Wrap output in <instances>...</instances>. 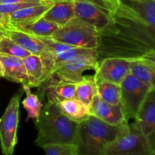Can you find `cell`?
<instances>
[{"label": "cell", "instance_id": "19", "mask_svg": "<svg viewBox=\"0 0 155 155\" xmlns=\"http://www.w3.org/2000/svg\"><path fill=\"white\" fill-rule=\"evenodd\" d=\"M53 2L54 1L49 0L43 4L24 8L14 12L8 16V26L10 24H24L37 21L39 18H42L44 14L50 9L52 5Z\"/></svg>", "mask_w": 155, "mask_h": 155}, {"label": "cell", "instance_id": "30", "mask_svg": "<svg viewBox=\"0 0 155 155\" xmlns=\"http://www.w3.org/2000/svg\"><path fill=\"white\" fill-rule=\"evenodd\" d=\"M3 36V32L2 30H0V40H1V38Z\"/></svg>", "mask_w": 155, "mask_h": 155}, {"label": "cell", "instance_id": "6", "mask_svg": "<svg viewBox=\"0 0 155 155\" xmlns=\"http://www.w3.org/2000/svg\"><path fill=\"white\" fill-rule=\"evenodd\" d=\"M22 91L15 94L0 118V145L3 155H12L18 143L20 101Z\"/></svg>", "mask_w": 155, "mask_h": 155}, {"label": "cell", "instance_id": "7", "mask_svg": "<svg viewBox=\"0 0 155 155\" xmlns=\"http://www.w3.org/2000/svg\"><path fill=\"white\" fill-rule=\"evenodd\" d=\"M120 105L126 119H135L139 108L150 91L153 90L136 77L129 74L120 84Z\"/></svg>", "mask_w": 155, "mask_h": 155}, {"label": "cell", "instance_id": "21", "mask_svg": "<svg viewBox=\"0 0 155 155\" xmlns=\"http://www.w3.org/2000/svg\"><path fill=\"white\" fill-rule=\"evenodd\" d=\"M27 76V85L29 88L39 87L42 83L43 67L39 56L29 55L23 59Z\"/></svg>", "mask_w": 155, "mask_h": 155}, {"label": "cell", "instance_id": "16", "mask_svg": "<svg viewBox=\"0 0 155 155\" xmlns=\"http://www.w3.org/2000/svg\"><path fill=\"white\" fill-rule=\"evenodd\" d=\"M2 32L4 36L10 38L31 55L41 56L49 51L47 46L36 36L13 30H2Z\"/></svg>", "mask_w": 155, "mask_h": 155}, {"label": "cell", "instance_id": "23", "mask_svg": "<svg viewBox=\"0 0 155 155\" xmlns=\"http://www.w3.org/2000/svg\"><path fill=\"white\" fill-rule=\"evenodd\" d=\"M97 94L104 101L112 105L120 104V86L112 82L101 81L96 83Z\"/></svg>", "mask_w": 155, "mask_h": 155}, {"label": "cell", "instance_id": "8", "mask_svg": "<svg viewBox=\"0 0 155 155\" xmlns=\"http://www.w3.org/2000/svg\"><path fill=\"white\" fill-rule=\"evenodd\" d=\"M98 65V58L97 56H80L58 67L48 80L53 79L68 83L77 84L84 78L83 73L85 71L96 70Z\"/></svg>", "mask_w": 155, "mask_h": 155}, {"label": "cell", "instance_id": "22", "mask_svg": "<svg viewBox=\"0 0 155 155\" xmlns=\"http://www.w3.org/2000/svg\"><path fill=\"white\" fill-rule=\"evenodd\" d=\"M96 94L97 88L94 76H85L83 81L76 84V99L88 108Z\"/></svg>", "mask_w": 155, "mask_h": 155}, {"label": "cell", "instance_id": "12", "mask_svg": "<svg viewBox=\"0 0 155 155\" xmlns=\"http://www.w3.org/2000/svg\"><path fill=\"white\" fill-rule=\"evenodd\" d=\"M89 115H94L109 125L120 126L128 123L121 105H112L101 100L98 94L92 99L89 106Z\"/></svg>", "mask_w": 155, "mask_h": 155}, {"label": "cell", "instance_id": "28", "mask_svg": "<svg viewBox=\"0 0 155 155\" xmlns=\"http://www.w3.org/2000/svg\"><path fill=\"white\" fill-rule=\"evenodd\" d=\"M32 1V0H0V5L13 4V3L24 2Z\"/></svg>", "mask_w": 155, "mask_h": 155}, {"label": "cell", "instance_id": "25", "mask_svg": "<svg viewBox=\"0 0 155 155\" xmlns=\"http://www.w3.org/2000/svg\"><path fill=\"white\" fill-rule=\"evenodd\" d=\"M0 55L24 59L30 55V53L12 40L10 38L3 35L0 40Z\"/></svg>", "mask_w": 155, "mask_h": 155}, {"label": "cell", "instance_id": "17", "mask_svg": "<svg viewBox=\"0 0 155 155\" xmlns=\"http://www.w3.org/2000/svg\"><path fill=\"white\" fill-rule=\"evenodd\" d=\"M58 26L42 18L36 21L24 24H10L8 30H17L36 37H50L54 31L58 28Z\"/></svg>", "mask_w": 155, "mask_h": 155}, {"label": "cell", "instance_id": "5", "mask_svg": "<svg viewBox=\"0 0 155 155\" xmlns=\"http://www.w3.org/2000/svg\"><path fill=\"white\" fill-rule=\"evenodd\" d=\"M104 155H155V147L134 123L128 122Z\"/></svg>", "mask_w": 155, "mask_h": 155}, {"label": "cell", "instance_id": "26", "mask_svg": "<svg viewBox=\"0 0 155 155\" xmlns=\"http://www.w3.org/2000/svg\"><path fill=\"white\" fill-rule=\"evenodd\" d=\"M45 155H79L74 144H46L42 147Z\"/></svg>", "mask_w": 155, "mask_h": 155}, {"label": "cell", "instance_id": "20", "mask_svg": "<svg viewBox=\"0 0 155 155\" xmlns=\"http://www.w3.org/2000/svg\"><path fill=\"white\" fill-rule=\"evenodd\" d=\"M55 103L61 112L71 121L80 124L89 117V108L76 98L62 100Z\"/></svg>", "mask_w": 155, "mask_h": 155}, {"label": "cell", "instance_id": "18", "mask_svg": "<svg viewBox=\"0 0 155 155\" xmlns=\"http://www.w3.org/2000/svg\"><path fill=\"white\" fill-rule=\"evenodd\" d=\"M0 62L4 69V77L12 81L27 84V76L23 59L0 55Z\"/></svg>", "mask_w": 155, "mask_h": 155}, {"label": "cell", "instance_id": "10", "mask_svg": "<svg viewBox=\"0 0 155 155\" xmlns=\"http://www.w3.org/2000/svg\"><path fill=\"white\" fill-rule=\"evenodd\" d=\"M130 59L120 57L105 58L98 61V65L94 75L95 83L101 81L120 84L130 74Z\"/></svg>", "mask_w": 155, "mask_h": 155}, {"label": "cell", "instance_id": "14", "mask_svg": "<svg viewBox=\"0 0 155 155\" xmlns=\"http://www.w3.org/2000/svg\"><path fill=\"white\" fill-rule=\"evenodd\" d=\"M75 17L74 1L58 0L53 2L52 5L44 14L42 18L61 27Z\"/></svg>", "mask_w": 155, "mask_h": 155}, {"label": "cell", "instance_id": "15", "mask_svg": "<svg viewBox=\"0 0 155 155\" xmlns=\"http://www.w3.org/2000/svg\"><path fill=\"white\" fill-rule=\"evenodd\" d=\"M155 57L130 59V74L155 89Z\"/></svg>", "mask_w": 155, "mask_h": 155}, {"label": "cell", "instance_id": "4", "mask_svg": "<svg viewBox=\"0 0 155 155\" xmlns=\"http://www.w3.org/2000/svg\"><path fill=\"white\" fill-rule=\"evenodd\" d=\"M50 38L72 46L95 50L99 46L100 41L99 32L97 29L77 17L59 27Z\"/></svg>", "mask_w": 155, "mask_h": 155}, {"label": "cell", "instance_id": "3", "mask_svg": "<svg viewBox=\"0 0 155 155\" xmlns=\"http://www.w3.org/2000/svg\"><path fill=\"white\" fill-rule=\"evenodd\" d=\"M125 125L111 126L89 115L86 120L78 124L77 127L75 146L79 155H104L109 146L121 133Z\"/></svg>", "mask_w": 155, "mask_h": 155}, {"label": "cell", "instance_id": "11", "mask_svg": "<svg viewBox=\"0 0 155 155\" xmlns=\"http://www.w3.org/2000/svg\"><path fill=\"white\" fill-rule=\"evenodd\" d=\"M75 15L89 23L98 32L107 27L112 20L111 13L86 0H73Z\"/></svg>", "mask_w": 155, "mask_h": 155}, {"label": "cell", "instance_id": "2", "mask_svg": "<svg viewBox=\"0 0 155 155\" xmlns=\"http://www.w3.org/2000/svg\"><path fill=\"white\" fill-rule=\"evenodd\" d=\"M36 126L38 135L35 144L42 147L46 144H74L78 124L67 118L57 105L47 101L41 109Z\"/></svg>", "mask_w": 155, "mask_h": 155}, {"label": "cell", "instance_id": "9", "mask_svg": "<svg viewBox=\"0 0 155 155\" xmlns=\"http://www.w3.org/2000/svg\"><path fill=\"white\" fill-rule=\"evenodd\" d=\"M114 11L155 30V0H117Z\"/></svg>", "mask_w": 155, "mask_h": 155}, {"label": "cell", "instance_id": "27", "mask_svg": "<svg viewBox=\"0 0 155 155\" xmlns=\"http://www.w3.org/2000/svg\"><path fill=\"white\" fill-rule=\"evenodd\" d=\"M49 0H32V1L24 2L13 3V4L0 5V15L5 18H8L10 15L18 10L24 9V8L30 7V6L38 5L43 4Z\"/></svg>", "mask_w": 155, "mask_h": 155}, {"label": "cell", "instance_id": "24", "mask_svg": "<svg viewBox=\"0 0 155 155\" xmlns=\"http://www.w3.org/2000/svg\"><path fill=\"white\" fill-rule=\"evenodd\" d=\"M22 85L23 90L26 93V97L22 101V104L24 109L27 111V119H35V122H36L39 119V114H40L41 109L42 107V101L39 100V97L36 94L31 92L30 88H29L27 84Z\"/></svg>", "mask_w": 155, "mask_h": 155}, {"label": "cell", "instance_id": "29", "mask_svg": "<svg viewBox=\"0 0 155 155\" xmlns=\"http://www.w3.org/2000/svg\"><path fill=\"white\" fill-rule=\"evenodd\" d=\"M4 77V69H3L2 65L1 62H0V78Z\"/></svg>", "mask_w": 155, "mask_h": 155}, {"label": "cell", "instance_id": "31", "mask_svg": "<svg viewBox=\"0 0 155 155\" xmlns=\"http://www.w3.org/2000/svg\"><path fill=\"white\" fill-rule=\"evenodd\" d=\"M50 1H58V0H50Z\"/></svg>", "mask_w": 155, "mask_h": 155}, {"label": "cell", "instance_id": "13", "mask_svg": "<svg viewBox=\"0 0 155 155\" xmlns=\"http://www.w3.org/2000/svg\"><path fill=\"white\" fill-rule=\"evenodd\" d=\"M134 119L136 127L154 144L155 89L148 94Z\"/></svg>", "mask_w": 155, "mask_h": 155}, {"label": "cell", "instance_id": "1", "mask_svg": "<svg viewBox=\"0 0 155 155\" xmlns=\"http://www.w3.org/2000/svg\"><path fill=\"white\" fill-rule=\"evenodd\" d=\"M111 15L110 24L99 31L98 61L110 57H155L154 30L117 11Z\"/></svg>", "mask_w": 155, "mask_h": 155}]
</instances>
